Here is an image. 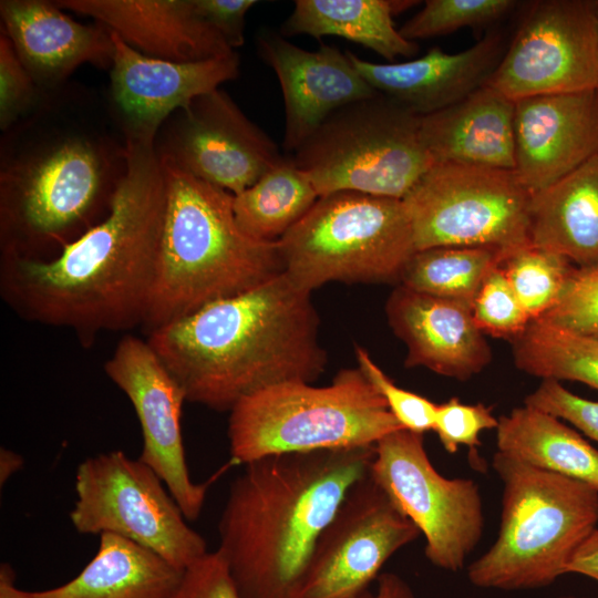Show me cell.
<instances>
[{
	"mask_svg": "<svg viewBox=\"0 0 598 598\" xmlns=\"http://www.w3.org/2000/svg\"><path fill=\"white\" fill-rule=\"evenodd\" d=\"M502 485L496 540L467 568L476 587L502 590L551 585L598 524V489L497 451Z\"/></svg>",
	"mask_w": 598,
	"mask_h": 598,
	"instance_id": "cell-6",
	"label": "cell"
},
{
	"mask_svg": "<svg viewBox=\"0 0 598 598\" xmlns=\"http://www.w3.org/2000/svg\"><path fill=\"white\" fill-rule=\"evenodd\" d=\"M319 195L309 177L285 157L254 185L234 195L236 223L248 236L281 239L315 205Z\"/></svg>",
	"mask_w": 598,
	"mask_h": 598,
	"instance_id": "cell-29",
	"label": "cell"
},
{
	"mask_svg": "<svg viewBox=\"0 0 598 598\" xmlns=\"http://www.w3.org/2000/svg\"><path fill=\"white\" fill-rule=\"evenodd\" d=\"M498 419L492 409L482 404H466L457 398L437 404L433 431L444 450L453 454L460 446L474 450L481 445L480 435L485 430L496 429Z\"/></svg>",
	"mask_w": 598,
	"mask_h": 598,
	"instance_id": "cell-38",
	"label": "cell"
},
{
	"mask_svg": "<svg viewBox=\"0 0 598 598\" xmlns=\"http://www.w3.org/2000/svg\"><path fill=\"white\" fill-rule=\"evenodd\" d=\"M75 493L70 520L80 534L120 535L183 571L208 553L158 475L123 451L80 463Z\"/></svg>",
	"mask_w": 598,
	"mask_h": 598,
	"instance_id": "cell-11",
	"label": "cell"
},
{
	"mask_svg": "<svg viewBox=\"0 0 598 598\" xmlns=\"http://www.w3.org/2000/svg\"><path fill=\"white\" fill-rule=\"evenodd\" d=\"M515 168L533 195L598 152V89L514 102Z\"/></svg>",
	"mask_w": 598,
	"mask_h": 598,
	"instance_id": "cell-19",
	"label": "cell"
},
{
	"mask_svg": "<svg viewBox=\"0 0 598 598\" xmlns=\"http://www.w3.org/2000/svg\"><path fill=\"white\" fill-rule=\"evenodd\" d=\"M83 94L45 93L4 132L0 163V256L48 260L110 213L127 158L124 136Z\"/></svg>",
	"mask_w": 598,
	"mask_h": 598,
	"instance_id": "cell-2",
	"label": "cell"
},
{
	"mask_svg": "<svg viewBox=\"0 0 598 598\" xmlns=\"http://www.w3.org/2000/svg\"><path fill=\"white\" fill-rule=\"evenodd\" d=\"M506 255L492 247L444 246L416 250L404 267L400 285L472 307L485 278Z\"/></svg>",
	"mask_w": 598,
	"mask_h": 598,
	"instance_id": "cell-31",
	"label": "cell"
},
{
	"mask_svg": "<svg viewBox=\"0 0 598 598\" xmlns=\"http://www.w3.org/2000/svg\"><path fill=\"white\" fill-rule=\"evenodd\" d=\"M161 159L237 195L285 157L276 143L220 89L194 99L161 127Z\"/></svg>",
	"mask_w": 598,
	"mask_h": 598,
	"instance_id": "cell-15",
	"label": "cell"
},
{
	"mask_svg": "<svg viewBox=\"0 0 598 598\" xmlns=\"http://www.w3.org/2000/svg\"><path fill=\"white\" fill-rule=\"evenodd\" d=\"M575 267L565 257L532 245L511 252L499 265L530 321L556 305Z\"/></svg>",
	"mask_w": 598,
	"mask_h": 598,
	"instance_id": "cell-32",
	"label": "cell"
},
{
	"mask_svg": "<svg viewBox=\"0 0 598 598\" xmlns=\"http://www.w3.org/2000/svg\"><path fill=\"white\" fill-rule=\"evenodd\" d=\"M486 84L514 102L598 89V0L530 2Z\"/></svg>",
	"mask_w": 598,
	"mask_h": 598,
	"instance_id": "cell-13",
	"label": "cell"
},
{
	"mask_svg": "<svg viewBox=\"0 0 598 598\" xmlns=\"http://www.w3.org/2000/svg\"><path fill=\"white\" fill-rule=\"evenodd\" d=\"M524 404L569 422L598 442V401L574 394L559 381L543 380L538 388L525 398Z\"/></svg>",
	"mask_w": 598,
	"mask_h": 598,
	"instance_id": "cell-39",
	"label": "cell"
},
{
	"mask_svg": "<svg viewBox=\"0 0 598 598\" xmlns=\"http://www.w3.org/2000/svg\"><path fill=\"white\" fill-rule=\"evenodd\" d=\"M0 598H39L35 591H25L16 585V571L8 563L0 565Z\"/></svg>",
	"mask_w": 598,
	"mask_h": 598,
	"instance_id": "cell-44",
	"label": "cell"
},
{
	"mask_svg": "<svg viewBox=\"0 0 598 598\" xmlns=\"http://www.w3.org/2000/svg\"><path fill=\"white\" fill-rule=\"evenodd\" d=\"M409 0H297L281 28L286 37L307 34L320 40L341 37L394 63L419 52L416 42L395 29L393 16L413 7Z\"/></svg>",
	"mask_w": 598,
	"mask_h": 598,
	"instance_id": "cell-27",
	"label": "cell"
},
{
	"mask_svg": "<svg viewBox=\"0 0 598 598\" xmlns=\"http://www.w3.org/2000/svg\"><path fill=\"white\" fill-rule=\"evenodd\" d=\"M516 367L543 380L576 381L598 390V336L582 334L542 319L512 340Z\"/></svg>",
	"mask_w": 598,
	"mask_h": 598,
	"instance_id": "cell-30",
	"label": "cell"
},
{
	"mask_svg": "<svg viewBox=\"0 0 598 598\" xmlns=\"http://www.w3.org/2000/svg\"><path fill=\"white\" fill-rule=\"evenodd\" d=\"M198 13L236 51L245 42V18L255 0H194Z\"/></svg>",
	"mask_w": 598,
	"mask_h": 598,
	"instance_id": "cell-41",
	"label": "cell"
},
{
	"mask_svg": "<svg viewBox=\"0 0 598 598\" xmlns=\"http://www.w3.org/2000/svg\"><path fill=\"white\" fill-rule=\"evenodd\" d=\"M311 292L285 272L161 327L146 341L186 401L224 412L291 381L315 382L328 357Z\"/></svg>",
	"mask_w": 598,
	"mask_h": 598,
	"instance_id": "cell-3",
	"label": "cell"
},
{
	"mask_svg": "<svg viewBox=\"0 0 598 598\" xmlns=\"http://www.w3.org/2000/svg\"><path fill=\"white\" fill-rule=\"evenodd\" d=\"M90 17L144 55L197 62L235 53L198 13L194 0H58Z\"/></svg>",
	"mask_w": 598,
	"mask_h": 598,
	"instance_id": "cell-23",
	"label": "cell"
},
{
	"mask_svg": "<svg viewBox=\"0 0 598 598\" xmlns=\"http://www.w3.org/2000/svg\"><path fill=\"white\" fill-rule=\"evenodd\" d=\"M496 444L526 464L598 489V450L551 414L525 404L513 409L498 419Z\"/></svg>",
	"mask_w": 598,
	"mask_h": 598,
	"instance_id": "cell-28",
	"label": "cell"
},
{
	"mask_svg": "<svg viewBox=\"0 0 598 598\" xmlns=\"http://www.w3.org/2000/svg\"><path fill=\"white\" fill-rule=\"evenodd\" d=\"M517 3L514 0H426L399 31L413 42L444 35L462 28L496 22L513 11Z\"/></svg>",
	"mask_w": 598,
	"mask_h": 598,
	"instance_id": "cell-33",
	"label": "cell"
},
{
	"mask_svg": "<svg viewBox=\"0 0 598 598\" xmlns=\"http://www.w3.org/2000/svg\"><path fill=\"white\" fill-rule=\"evenodd\" d=\"M22 466L23 458L20 454L2 447L0 451V485H3Z\"/></svg>",
	"mask_w": 598,
	"mask_h": 598,
	"instance_id": "cell-45",
	"label": "cell"
},
{
	"mask_svg": "<svg viewBox=\"0 0 598 598\" xmlns=\"http://www.w3.org/2000/svg\"><path fill=\"white\" fill-rule=\"evenodd\" d=\"M354 353L359 370L380 393L403 429L420 434L433 430L437 404L398 386L362 347L355 346Z\"/></svg>",
	"mask_w": 598,
	"mask_h": 598,
	"instance_id": "cell-36",
	"label": "cell"
},
{
	"mask_svg": "<svg viewBox=\"0 0 598 598\" xmlns=\"http://www.w3.org/2000/svg\"><path fill=\"white\" fill-rule=\"evenodd\" d=\"M403 429L385 401L355 369L330 384L282 382L243 398L229 411L231 460L247 464L289 453L374 446Z\"/></svg>",
	"mask_w": 598,
	"mask_h": 598,
	"instance_id": "cell-7",
	"label": "cell"
},
{
	"mask_svg": "<svg viewBox=\"0 0 598 598\" xmlns=\"http://www.w3.org/2000/svg\"><path fill=\"white\" fill-rule=\"evenodd\" d=\"M109 379L127 396L141 424L138 457L163 481L187 520L199 517L207 491L220 473L195 483L182 433L185 394L146 340L126 334L104 363Z\"/></svg>",
	"mask_w": 598,
	"mask_h": 598,
	"instance_id": "cell-16",
	"label": "cell"
},
{
	"mask_svg": "<svg viewBox=\"0 0 598 598\" xmlns=\"http://www.w3.org/2000/svg\"><path fill=\"white\" fill-rule=\"evenodd\" d=\"M506 47L504 35L493 31L458 53L433 47L423 56L405 62L374 63L350 51L347 54L377 93L425 116L485 85Z\"/></svg>",
	"mask_w": 598,
	"mask_h": 598,
	"instance_id": "cell-21",
	"label": "cell"
},
{
	"mask_svg": "<svg viewBox=\"0 0 598 598\" xmlns=\"http://www.w3.org/2000/svg\"><path fill=\"white\" fill-rule=\"evenodd\" d=\"M388 322L408 350L405 367H424L440 375L467 380L492 360L472 307L399 285L385 303Z\"/></svg>",
	"mask_w": 598,
	"mask_h": 598,
	"instance_id": "cell-20",
	"label": "cell"
},
{
	"mask_svg": "<svg viewBox=\"0 0 598 598\" xmlns=\"http://www.w3.org/2000/svg\"><path fill=\"white\" fill-rule=\"evenodd\" d=\"M169 598H243L228 567L216 549L208 551L187 569Z\"/></svg>",
	"mask_w": 598,
	"mask_h": 598,
	"instance_id": "cell-40",
	"label": "cell"
},
{
	"mask_svg": "<svg viewBox=\"0 0 598 598\" xmlns=\"http://www.w3.org/2000/svg\"><path fill=\"white\" fill-rule=\"evenodd\" d=\"M421 134L433 165L515 168L514 101L487 84L422 116Z\"/></svg>",
	"mask_w": 598,
	"mask_h": 598,
	"instance_id": "cell-24",
	"label": "cell"
},
{
	"mask_svg": "<svg viewBox=\"0 0 598 598\" xmlns=\"http://www.w3.org/2000/svg\"><path fill=\"white\" fill-rule=\"evenodd\" d=\"M283 272L311 292L328 282H394L416 251L402 199L358 192L319 197L278 240Z\"/></svg>",
	"mask_w": 598,
	"mask_h": 598,
	"instance_id": "cell-8",
	"label": "cell"
},
{
	"mask_svg": "<svg viewBox=\"0 0 598 598\" xmlns=\"http://www.w3.org/2000/svg\"><path fill=\"white\" fill-rule=\"evenodd\" d=\"M0 17V29L45 93L60 89L84 63L112 65L111 31L99 22H76L55 1L1 0Z\"/></svg>",
	"mask_w": 598,
	"mask_h": 598,
	"instance_id": "cell-22",
	"label": "cell"
},
{
	"mask_svg": "<svg viewBox=\"0 0 598 598\" xmlns=\"http://www.w3.org/2000/svg\"><path fill=\"white\" fill-rule=\"evenodd\" d=\"M125 138V137H124ZM109 215L48 260L0 256V295L21 319L72 331L83 347L142 327L155 280L166 185L155 143L125 138Z\"/></svg>",
	"mask_w": 598,
	"mask_h": 598,
	"instance_id": "cell-1",
	"label": "cell"
},
{
	"mask_svg": "<svg viewBox=\"0 0 598 598\" xmlns=\"http://www.w3.org/2000/svg\"><path fill=\"white\" fill-rule=\"evenodd\" d=\"M560 598H582V597H576V596H563Z\"/></svg>",
	"mask_w": 598,
	"mask_h": 598,
	"instance_id": "cell-46",
	"label": "cell"
},
{
	"mask_svg": "<svg viewBox=\"0 0 598 598\" xmlns=\"http://www.w3.org/2000/svg\"><path fill=\"white\" fill-rule=\"evenodd\" d=\"M374 591L367 590L354 598H416L411 586L398 574L382 573Z\"/></svg>",
	"mask_w": 598,
	"mask_h": 598,
	"instance_id": "cell-43",
	"label": "cell"
},
{
	"mask_svg": "<svg viewBox=\"0 0 598 598\" xmlns=\"http://www.w3.org/2000/svg\"><path fill=\"white\" fill-rule=\"evenodd\" d=\"M45 92L24 68L16 50L0 32V128L6 132L37 110Z\"/></svg>",
	"mask_w": 598,
	"mask_h": 598,
	"instance_id": "cell-37",
	"label": "cell"
},
{
	"mask_svg": "<svg viewBox=\"0 0 598 598\" xmlns=\"http://www.w3.org/2000/svg\"><path fill=\"white\" fill-rule=\"evenodd\" d=\"M529 244L576 267L598 264V152L532 195Z\"/></svg>",
	"mask_w": 598,
	"mask_h": 598,
	"instance_id": "cell-25",
	"label": "cell"
},
{
	"mask_svg": "<svg viewBox=\"0 0 598 598\" xmlns=\"http://www.w3.org/2000/svg\"><path fill=\"white\" fill-rule=\"evenodd\" d=\"M580 574L598 581V528L594 529L573 555L566 574Z\"/></svg>",
	"mask_w": 598,
	"mask_h": 598,
	"instance_id": "cell-42",
	"label": "cell"
},
{
	"mask_svg": "<svg viewBox=\"0 0 598 598\" xmlns=\"http://www.w3.org/2000/svg\"><path fill=\"white\" fill-rule=\"evenodd\" d=\"M183 574L155 551L103 533L96 554L80 574L35 592L39 598H169Z\"/></svg>",
	"mask_w": 598,
	"mask_h": 598,
	"instance_id": "cell-26",
	"label": "cell"
},
{
	"mask_svg": "<svg viewBox=\"0 0 598 598\" xmlns=\"http://www.w3.org/2000/svg\"><path fill=\"white\" fill-rule=\"evenodd\" d=\"M111 35L114 53L109 109L126 138L155 143L174 112L239 73L236 52L197 62H173L144 55L116 33L111 31Z\"/></svg>",
	"mask_w": 598,
	"mask_h": 598,
	"instance_id": "cell-17",
	"label": "cell"
},
{
	"mask_svg": "<svg viewBox=\"0 0 598 598\" xmlns=\"http://www.w3.org/2000/svg\"><path fill=\"white\" fill-rule=\"evenodd\" d=\"M532 194L514 171L434 164L402 199L416 250L492 247L506 256L529 244Z\"/></svg>",
	"mask_w": 598,
	"mask_h": 598,
	"instance_id": "cell-10",
	"label": "cell"
},
{
	"mask_svg": "<svg viewBox=\"0 0 598 598\" xmlns=\"http://www.w3.org/2000/svg\"><path fill=\"white\" fill-rule=\"evenodd\" d=\"M260 58L275 71L285 102L282 148L295 153L339 109L375 96L347 51L322 44L305 50L282 35L264 32L258 38Z\"/></svg>",
	"mask_w": 598,
	"mask_h": 598,
	"instance_id": "cell-18",
	"label": "cell"
},
{
	"mask_svg": "<svg viewBox=\"0 0 598 598\" xmlns=\"http://www.w3.org/2000/svg\"><path fill=\"white\" fill-rule=\"evenodd\" d=\"M472 316L484 334L511 341L530 323L499 266L489 272L477 291Z\"/></svg>",
	"mask_w": 598,
	"mask_h": 598,
	"instance_id": "cell-34",
	"label": "cell"
},
{
	"mask_svg": "<svg viewBox=\"0 0 598 598\" xmlns=\"http://www.w3.org/2000/svg\"><path fill=\"white\" fill-rule=\"evenodd\" d=\"M421 118L377 94L333 112L291 158L319 197L358 192L403 199L433 165Z\"/></svg>",
	"mask_w": 598,
	"mask_h": 598,
	"instance_id": "cell-9",
	"label": "cell"
},
{
	"mask_svg": "<svg viewBox=\"0 0 598 598\" xmlns=\"http://www.w3.org/2000/svg\"><path fill=\"white\" fill-rule=\"evenodd\" d=\"M375 445L270 455L245 464L218 522V553L243 598H292L315 545Z\"/></svg>",
	"mask_w": 598,
	"mask_h": 598,
	"instance_id": "cell-4",
	"label": "cell"
},
{
	"mask_svg": "<svg viewBox=\"0 0 598 598\" xmlns=\"http://www.w3.org/2000/svg\"><path fill=\"white\" fill-rule=\"evenodd\" d=\"M370 474L423 534L429 561L444 570H461L483 534L478 485L441 475L430 461L423 434L405 429L375 444Z\"/></svg>",
	"mask_w": 598,
	"mask_h": 598,
	"instance_id": "cell-12",
	"label": "cell"
},
{
	"mask_svg": "<svg viewBox=\"0 0 598 598\" xmlns=\"http://www.w3.org/2000/svg\"><path fill=\"white\" fill-rule=\"evenodd\" d=\"M417 527L369 473L348 492L319 536L292 598H354L369 590Z\"/></svg>",
	"mask_w": 598,
	"mask_h": 598,
	"instance_id": "cell-14",
	"label": "cell"
},
{
	"mask_svg": "<svg viewBox=\"0 0 598 598\" xmlns=\"http://www.w3.org/2000/svg\"><path fill=\"white\" fill-rule=\"evenodd\" d=\"M166 205L155 280L142 330H154L283 272L278 241L245 234L234 195L163 159Z\"/></svg>",
	"mask_w": 598,
	"mask_h": 598,
	"instance_id": "cell-5",
	"label": "cell"
},
{
	"mask_svg": "<svg viewBox=\"0 0 598 598\" xmlns=\"http://www.w3.org/2000/svg\"><path fill=\"white\" fill-rule=\"evenodd\" d=\"M540 319L570 331L598 336V264L575 267L558 301Z\"/></svg>",
	"mask_w": 598,
	"mask_h": 598,
	"instance_id": "cell-35",
	"label": "cell"
}]
</instances>
